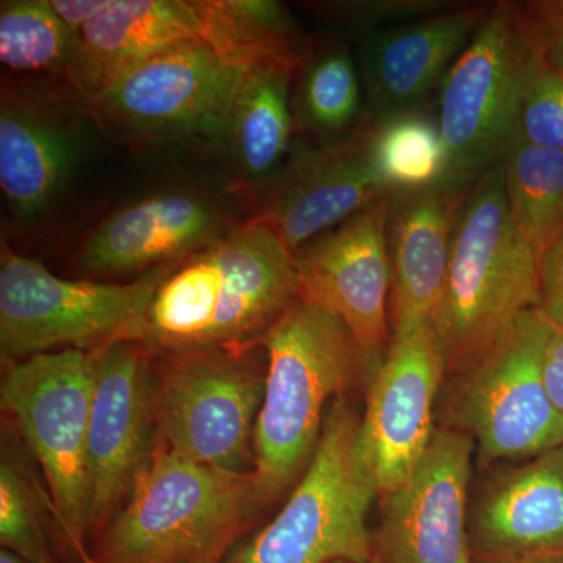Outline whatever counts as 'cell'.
Segmentation results:
<instances>
[{
    "mask_svg": "<svg viewBox=\"0 0 563 563\" xmlns=\"http://www.w3.org/2000/svg\"><path fill=\"white\" fill-rule=\"evenodd\" d=\"M87 563H96L95 561H92V559H90V561H88Z\"/></svg>",
    "mask_w": 563,
    "mask_h": 563,
    "instance_id": "41",
    "label": "cell"
},
{
    "mask_svg": "<svg viewBox=\"0 0 563 563\" xmlns=\"http://www.w3.org/2000/svg\"><path fill=\"white\" fill-rule=\"evenodd\" d=\"M366 133L374 166L391 191L444 184L448 154L437 118L421 109L406 111L366 121Z\"/></svg>",
    "mask_w": 563,
    "mask_h": 563,
    "instance_id": "27",
    "label": "cell"
},
{
    "mask_svg": "<svg viewBox=\"0 0 563 563\" xmlns=\"http://www.w3.org/2000/svg\"><path fill=\"white\" fill-rule=\"evenodd\" d=\"M295 73L287 65L244 68L233 95L217 144L250 190L279 172L295 147Z\"/></svg>",
    "mask_w": 563,
    "mask_h": 563,
    "instance_id": "23",
    "label": "cell"
},
{
    "mask_svg": "<svg viewBox=\"0 0 563 563\" xmlns=\"http://www.w3.org/2000/svg\"><path fill=\"white\" fill-rule=\"evenodd\" d=\"M390 202L388 192L292 252L299 298L340 318L376 372L388 352Z\"/></svg>",
    "mask_w": 563,
    "mask_h": 563,
    "instance_id": "13",
    "label": "cell"
},
{
    "mask_svg": "<svg viewBox=\"0 0 563 563\" xmlns=\"http://www.w3.org/2000/svg\"><path fill=\"white\" fill-rule=\"evenodd\" d=\"M540 310L563 325V231L540 258Z\"/></svg>",
    "mask_w": 563,
    "mask_h": 563,
    "instance_id": "33",
    "label": "cell"
},
{
    "mask_svg": "<svg viewBox=\"0 0 563 563\" xmlns=\"http://www.w3.org/2000/svg\"><path fill=\"white\" fill-rule=\"evenodd\" d=\"M0 544L31 563H57L44 529L38 495L5 454L0 463Z\"/></svg>",
    "mask_w": 563,
    "mask_h": 563,
    "instance_id": "29",
    "label": "cell"
},
{
    "mask_svg": "<svg viewBox=\"0 0 563 563\" xmlns=\"http://www.w3.org/2000/svg\"><path fill=\"white\" fill-rule=\"evenodd\" d=\"M251 191L255 220L292 252L393 192L374 166L366 121L344 139L295 143L279 172Z\"/></svg>",
    "mask_w": 563,
    "mask_h": 563,
    "instance_id": "15",
    "label": "cell"
},
{
    "mask_svg": "<svg viewBox=\"0 0 563 563\" xmlns=\"http://www.w3.org/2000/svg\"><path fill=\"white\" fill-rule=\"evenodd\" d=\"M152 269L132 284L69 280L16 254L0 257V354L10 363L65 350L98 351L143 339L155 292L176 266Z\"/></svg>",
    "mask_w": 563,
    "mask_h": 563,
    "instance_id": "8",
    "label": "cell"
},
{
    "mask_svg": "<svg viewBox=\"0 0 563 563\" xmlns=\"http://www.w3.org/2000/svg\"><path fill=\"white\" fill-rule=\"evenodd\" d=\"M191 563H225V559H206V561H198Z\"/></svg>",
    "mask_w": 563,
    "mask_h": 563,
    "instance_id": "39",
    "label": "cell"
},
{
    "mask_svg": "<svg viewBox=\"0 0 563 563\" xmlns=\"http://www.w3.org/2000/svg\"><path fill=\"white\" fill-rule=\"evenodd\" d=\"M547 324L542 310H531L496 350L455 376L451 417L485 461L537 457L563 444V415L542 373Z\"/></svg>",
    "mask_w": 563,
    "mask_h": 563,
    "instance_id": "11",
    "label": "cell"
},
{
    "mask_svg": "<svg viewBox=\"0 0 563 563\" xmlns=\"http://www.w3.org/2000/svg\"><path fill=\"white\" fill-rule=\"evenodd\" d=\"M451 0H354V2H310L309 10L322 21L339 25L351 36L384 31L453 9Z\"/></svg>",
    "mask_w": 563,
    "mask_h": 563,
    "instance_id": "30",
    "label": "cell"
},
{
    "mask_svg": "<svg viewBox=\"0 0 563 563\" xmlns=\"http://www.w3.org/2000/svg\"><path fill=\"white\" fill-rule=\"evenodd\" d=\"M243 73L206 41H181L133 66L85 107L103 131L133 143H218Z\"/></svg>",
    "mask_w": 563,
    "mask_h": 563,
    "instance_id": "10",
    "label": "cell"
},
{
    "mask_svg": "<svg viewBox=\"0 0 563 563\" xmlns=\"http://www.w3.org/2000/svg\"><path fill=\"white\" fill-rule=\"evenodd\" d=\"M539 65L518 2L493 3L439 88L444 184L473 185L503 162L520 135L526 92Z\"/></svg>",
    "mask_w": 563,
    "mask_h": 563,
    "instance_id": "6",
    "label": "cell"
},
{
    "mask_svg": "<svg viewBox=\"0 0 563 563\" xmlns=\"http://www.w3.org/2000/svg\"><path fill=\"white\" fill-rule=\"evenodd\" d=\"M540 309V262L515 224L501 163L470 188L455 220L450 268L432 328L446 374L483 361Z\"/></svg>",
    "mask_w": 563,
    "mask_h": 563,
    "instance_id": "3",
    "label": "cell"
},
{
    "mask_svg": "<svg viewBox=\"0 0 563 563\" xmlns=\"http://www.w3.org/2000/svg\"><path fill=\"white\" fill-rule=\"evenodd\" d=\"M76 35L49 0H9L0 7V62L21 77H63L66 84Z\"/></svg>",
    "mask_w": 563,
    "mask_h": 563,
    "instance_id": "28",
    "label": "cell"
},
{
    "mask_svg": "<svg viewBox=\"0 0 563 563\" xmlns=\"http://www.w3.org/2000/svg\"><path fill=\"white\" fill-rule=\"evenodd\" d=\"M363 96L354 46L336 38L312 41L292 81L296 131L314 141L351 135L365 122Z\"/></svg>",
    "mask_w": 563,
    "mask_h": 563,
    "instance_id": "25",
    "label": "cell"
},
{
    "mask_svg": "<svg viewBox=\"0 0 563 563\" xmlns=\"http://www.w3.org/2000/svg\"><path fill=\"white\" fill-rule=\"evenodd\" d=\"M299 298L295 254L265 222H239L162 282L141 342L154 352L250 346Z\"/></svg>",
    "mask_w": 563,
    "mask_h": 563,
    "instance_id": "1",
    "label": "cell"
},
{
    "mask_svg": "<svg viewBox=\"0 0 563 563\" xmlns=\"http://www.w3.org/2000/svg\"><path fill=\"white\" fill-rule=\"evenodd\" d=\"M446 376L432 324L393 339L369 380L358 446L379 496L401 487L431 443L433 402Z\"/></svg>",
    "mask_w": 563,
    "mask_h": 563,
    "instance_id": "16",
    "label": "cell"
},
{
    "mask_svg": "<svg viewBox=\"0 0 563 563\" xmlns=\"http://www.w3.org/2000/svg\"><path fill=\"white\" fill-rule=\"evenodd\" d=\"M236 224L206 192H155L99 222L80 244L77 265L98 276L150 273L185 261Z\"/></svg>",
    "mask_w": 563,
    "mask_h": 563,
    "instance_id": "18",
    "label": "cell"
},
{
    "mask_svg": "<svg viewBox=\"0 0 563 563\" xmlns=\"http://www.w3.org/2000/svg\"><path fill=\"white\" fill-rule=\"evenodd\" d=\"M474 559L518 561L563 548V444L503 474L468 521Z\"/></svg>",
    "mask_w": 563,
    "mask_h": 563,
    "instance_id": "22",
    "label": "cell"
},
{
    "mask_svg": "<svg viewBox=\"0 0 563 563\" xmlns=\"http://www.w3.org/2000/svg\"><path fill=\"white\" fill-rule=\"evenodd\" d=\"M533 52L548 68L563 70V0L518 2Z\"/></svg>",
    "mask_w": 563,
    "mask_h": 563,
    "instance_id": "32",
    "label": "cell"
},
{
    "mask_svg": "<svg viewBox=\"0 0 563 563\" xmlns=\"http://www.w3.org/2000/svg\"><path fill=\"white\" fill-rule=\"evenodd\" d=\"M81 150L79 128L62 98L3 81L0 188L18 222L31 224L51 210L73 179Z\"/></svg>",
    "mask_w": 563,
    "mask_h": 563,
    "instance_id": "19",
    "label": "cell"
},
{
    "mask_svg": "<svg viewBox=\"0 0 563 563\" xmlns=\"http://www.w3.org/2000/svg\"><path fill=\"white\" fill-rule=\"evenodd\" d=\"M201 36L192 0H110L98 18L76 33L66 77L70 98L87 106L151 55Z\"/></svg>",
    "mask_w": 563,
    "mask_h": 563,
    "instance_id": "21",
    "label": "cell"
},
{
    "mask_svg": "<svg viewBox=\"0 0 563 563\" xmlns=\"http://www.w3.org/2000/svg\"><path fill=\"white\" fill-rule=\"evenodd\" d=\"M263 506L252 473H229L158 442L129 498L95 542L96 563L225 559Z\"/></svg>",
    "mask_w": 563,
    "mask_h": 563,
    "instance_id": "4",
    "label": "cell"
},
{
    "mask_svg": "<svg viewBox=\"0 0 563 563\" xmlns=\"http://www.w3.org/2000/svg\"><path fill=\"white\" fill-rule=\"evenodd\" d=\"M201 40L231 65L301 66L307 38L284 3L274 0H192Z\"/></svg>",
    "mask_w": 563,
    "mask_h": 563,
    "instance_id": "24",
    "label": "cell"
},
{
    "mask_svg": "<svg viewBox=\"0 0 563 563\" xmlns=\"http://www.w3.org/2000/svg\"><path fill=\"white\" fill-rule=\"evenodd\" d=\"M472 437L435 429L412 476L380 496L374 563H474L468 537Z\"/></svg>",
    "mask_w": 563,
    "mask_h": 563,
    "instance_id": "14",
    "label": "cell"
},
{
    "mask_svg": "<svg viewBox=\"0 0 563 563\" xmlns=\"http://www.w3.org/2000/svg\"><path fill=\"white\" fill-rule=\"evenodd\" d=\"M0 563H31V562H27V561H24V559L18 558V555L10 553V551L2 550V551H0Z\"/></svg>",
    "mask_w": 563,
    "mask_h": 563,
    "instance_id": "37",
    "label": "cell"
},
{
    "mask_svg": "<svg viewBox=\"0 0 563 563\" xmlns=\"http://www.w3.org/2000/svg\"><path fill=\"white\" fill-rule=\"evenodd\" d=\"M92 388L95 354L79 350L7 363L0 385L3 412L16 422L38 462L51 509L81 563L91 559L88 426Z\"/></svg>",
    "mask_w": 563,
    "mask_h": 563,
    "instance_id": "7",
    "label": "cell"
},
{
    "mask_svg": "<svg viewBox=\"0 0 563 563\" xmlns=\"http://www.w3.org/2000/svg\"><path fill=\"white\" fill-rule=\"evenodd\" d=\"M542 373L550 398L563 415V325L550 320L544 336Z\"/></svg>",
    "mask_w": 563,
    "mask_h": 563,
    "instance_id": "34",
    "label": "cell"
},
{
    "mask_svg": "<svg viewBox=\"0 0 563 563\" xmlns=\"http://www.w3.org/2000/svg\"><path fill=\"white\" fill-rule=\"evenodd\" d=\"M361 420L344 398L329 406L312 461L290 498L225 563L374 562L366 518L379 492L358 446Z\"/></svg>",
    "mask_w": 563,
    "mask_h": 563,
    "instance_id": "5",
    "label": "cell"
},
{
    "mask_svg": "<svg viewBox=\"0 0 563 563\" xmlns=\"http://www.w3.org/2000/svg\"><path fill=\"white\" fill-rule=\"evenodd\" d=\"M520 135L539 146L563 151V70L540 63L526 92Z\"/></svg>",
    "mask_w": 563,
    "mask_h": 563,
    "instance_id": "31",
    "label": "cell"
},
{
    "mask_svg": "<svg viewBox=\"0 0 563 563\" xmlns=\"http://www.w3.org/2000/svg\"><path fill=\"white\" fill-rule=\"evenodd\" d=\"M501 165L515 224L540 262L563 231V151L518 135Z\"/></svg>",
    "mask_w": 563,
    "mask_h": 563,
    "instance_id": "26",
    "label": "cell"
},
{
    "mask_svg": "<svg viewBox=\"0 0 563 563\" xmlns=\"http://www.w3.org/2000/svg\"><path fill=\"white\" fill-rule=\"evenodd\" d=\"M488 3L461 2L421 20L352 36L366 121L420 110L479 27Z\"/></svg>",
    "mask_w": 563,
    "mask_h": 563,
    "instance_id": "17",
    "label": "cell"
},
{
    "mask_svg": "<svg viewBox=\"0 0 563 563\" xmlns=\"http://www.w3.org/2000/svg\"><path fill=\"white\" fill-rule=\"evenodd\" d=\"M474 563H515L514 561H498V559H474Z\"/></svg>",
    "mask_w": 563,
    "mask_h": 563,
    "instance_id": "38",
    "label": "cell"
},
{
    "mask_svg": "<svg viewBox=\"0 0 563 563\" xmlns=\"http://www.w3.org/2000/svg\"><path fill=\"white\" fill-rule=\"evenodd\" d=\"M49 2L57 16L76 35L109 7L110 0H49Z\"/></svg>",
    "mask_w": 563,
    "mask_h": 563,
    "instance_id": "35",
    "label": "cell"
},
{
    "mask_svg": "<svg viewBox=\"0 0 563 563\" xmlns=\"http://www.w3.org/2000/svg\"><path fill=\"white\" fill-rule=\"evenodd\" d=\"M333 563H354V562L340 561V562H333ZM372 563H374V562H372Z\"/></svg>",
    "mask_w": 563,
    "mask_h": 563,
    "instance_id": "40",
    "label": "cell"
},
{
    "mask_svg": "<svg viewBox=\"0 0 563 563\" xmlns=\"http://www.w3.org/2000/svg\"><path fill=\"white\" fill-rule=\"evenodd\" d=\"M257 346L152 351L155 422L163 446L222 472H254L255 424L266 377Z\"/></svg>",
    "mask_w": 563,
    "mask_h": 563,
    "instance_id": "9",
    "label": "cell"
},
{
    "mask_svg": "<svg viewBox=\"0 0 563 563\" xmlns=\"http://www.w3.org/2000/svg\"><path fill=\"white\" fill-rule=\"evenodd\" d=\"M515 563H563V548L561 550L544 551V553L526 555Z\"/></svg>",
    "mask_w": 563,
    "mask_h": 563,
    "instance_id": "36",
    "label": "cell"
},
{
    "mask_svg": "<svg viewBox=\"0 0 563 563\" xmlns=\"http://www.w3.org/2000/svg\"><path fill=\"white\" fill-rule=\"evenodd\" d=\"M265 393L254 433V474L263 506L306 472L333 398L376 373L335 314L298 298L262 336Z\"/></svg>",
    "mask_w": 563,
    "mask_h": 563,
    "instance_id": "2",
    "label": "cell"
},
{
    "mask_svg": "<svg viewBox=\"0 0 563 563\" xmlns=\"http://www.w3.org/2000/svg\"><path fill=\"white\" fill-rule=\"evenodd\" d=\"M473 185L393 191L387 222L391 340L432 324L450 268L455 220Z\"/></svg>",
    "mask_w": 563,
    "mask_h": 563,
    "instance_id": "20",
    "label": "cell"
},
{
    "mask_svg": "<svg viewBox=\"0 0 563 563\" xmlns=\"http://www.w3.org/2000/svg\"><path fill=\"white\" fill-rule=\"evenodd\" d=\"M95 354L88 468L90 531L98 540L131 495L136 477L158 446L152 384V351L141 340H121Z\"/></svg>",
    "mask_w": 563,
    "mask_h": 563,
    "instance_id": "12",
    "label": "cell"
}]
</instances>
